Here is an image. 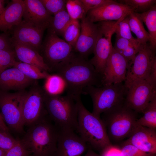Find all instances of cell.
I'll return each instance as SVG.
<instances>
[{
  "label": "cell",
  "instance_id": "6da1fadb",
  "mask_svg": "<svg viewBox=\"0 0 156 156\" xmlns=\"http://www.w3.org/2000/svg\"><path fill=\"white\" fill-rule=\"evenodd\" d=\"M54 70L64 80L67 94L81 96L86 87L102 86L103 76L96 70L90 60L73 52Z\"/></svg>",
  "mask_w": 156,
  "mask_h": 156
},
{
  "label": "cell",
  "instance_id": "7a4b0ae2",
  "mask_svg": "<svg viewBox=\"0 0 156 156\" xmlns=\"http://www.w3.org/2000/svg\"><path fill=\"white\" fill-rule=\"evenodd\" d=\"M46 115L28 126L21 142L30 156H53L60 129Z\"/></svg>",
  "mask_w": 156,
  "mask_h": 156
},
{
  "label": "cell",
  "instance_id": "3957f363",
  "mask_svg": "<svg viewBox=\"0 0 156 156\" xmlns=\"http://www.w3.org/2000/svg\"><path fill=\"white\" fill-rule=\"evenodd\" d=\"M80 99L81 96L67 94L51 95L45 92L44 103L47 114L59 129L76 131Z\"/></svg>",
  "mask_w": 156,
  "mask_h": 156
},
{
  "label": "cell",
  "instance_id": "277c9868",
  "mask_svg": "<svg viewBox=\"0 0 156 156\" xmlns=\"http://www.w3.org/2000/svg\"><path fill=\"white\" fill-rule=\"evenodd\" d=\"M77 121L76 131L90 147L101 151L112 144L100 117L89 111L81 99L79 102Z\"/></svg>",
  "mask_w": 156,
  "mask_h": 156
},
{
  "label": "cell",
  "instance_id": "5b68a950",
  "mask_svg": "<svg viewBox=\"0 0 156 156\" xmlns=\"http://www.w3.org/2000/svg\"><path fill=\"white\" fill-rule=\"evenodd\" d=\"M128 88L121 83L100 87L88 86L82 94H89L93 103L92 113L100 116L116 109L125 104Z\"/></svg>",
  "mask_w": 156,
  "mask_h": 156
},
{
  "label": "cell",
  "instance_id": "8992f818",
  "mask_svg": "<svg viewBox=\"0 0 156 156\" xmlns=\"http://www.w3.org/2000/svg\"><path fill=\"white\" fill-rule=\"evenodd\" d=\"M136 113L124 104L103 114L102 120L109 139L111 138L115 141H119L129 137L136 125Z\"/></svg>",
  "mask_w": 156,
  "mask_h": 156
},
{
  "label": "cell",
  "instance_id": "52a82bcc",
  "mask_svg": "<svg viewBox=\"0 0 156 156\" xmlns=\"http://www.w3.org/2000/svg\"><path fill=\"white\" fill-rule=\"evenodd\" d=\"M25 92L0 90V109L3 120L9 128L19 133H24L22 110Z\"/></svg>",
  "mask_w": 156,
  "mask_h": 156
},
{
  "label": "cell",
  "instance_id": "ba28073f",
  "mask_svg": "<svg viewBox=\"0 0 156 156\" xmlns=\"http://www.w3.org/2000/svg\"><path fill=\"white\" fill-rule=\"evenodd\" d=\"M118 21H103L96 24L99 35L93 52L94 56L90 61L96 70L102 76L113 48L112 38Z\"/></svg>",
  "mask_w": 156,
  "mask_h": 156
},
{
  "label": "cell",
  "instance_id": "9c48e42d",
  "mask_svg": "<svg viewBox=\"0 0 156 156\" xmlns=\"http://www.w3.org/2000/svg\"><path fill=\"white\" fill-rule=\"evenodd\" d=\"M155 52L149 44H141L139 51L132 62L129 63L124 84L127 88L134 81L139 80L148 81L154 60Z\"/></svg>",
  "mask_w": 156,
  "mask_h": 156
},
{
  "label": "cell",
  "instance_id": "30bf717a",
  "mask_svg": "<svg viewBox=\"0 0 156 156\" xmlns=\"http://www.w3.org/2000/svg\"><path fill=\"white\" fill-rule=\"evenodd\" d=\"M41 49L44 62L51 70L70 56L73 48L65 40L48 30Z\"/></svg>",
  "mask_w": 156,
  "mask_h": 156
},
{
  "label": "cell",
  "instance_id": "8fae6325",
  "mask_svg": "<svg viewBox=\"0 0 156 156\" xmlns=\"http://www.w3.org/2000/svg\"><path fill=\"white\" fill-rule=\"evenodd\" d=\"M125 104L136 113L142 112L156 96V89L145 80L135 81L128 87Z\"/></svg>",
  "mask_w": 156,
  "mask_h": 156
},
{
  "label": "cell",
  "instance_id": "7c38bea8",
  "mask_svg": "<svg viewBox=\"0 0 156 156\" xmlns=\"http://www.w3.org/2000/svg\"><path fill=\"white\" fill-rule=\"evenodd\" d=\"M45 92L36 88L26 92L22 107V116L24 125L29 126L47 114L44 103Z\"/></svg>",
  "mask_w": 156,
  "mask_h": 156
},
{
  "label": "cell",
  "instance_id": "4fadbf2b",
  "mask_svg": "<svg viewBox=\"0 0 156 156\" xmlns=\"http://www.w3.org/2000/svg\"><path fill=\"white\" fill-rule=\"evenodd\" d=\"M133 10L130 7L112 0L89 11L86 17L93 23L103 21H118L124 18Z\"/></svg>",
  "mask_w": 156,
  "mask_h": 156
},
{
  "label": "cell",
  "instance_id": "5bb4252c",
  "mask_svg": "<svg viewBox=\"0 0 156 156\" xmlns=\"http://www.w3.org/2000/svg\"><path fill=\"white\" fill-rule=\"evenodd\" d=\"M46 29L22 20L11 29V41L30 46L38 51L41 46L44 31Z\"/></svg>",
  "mask_w": 156,
  "mask_h": 156
},
{
  "label": "cell",
  "instance_id": "9a60e30c",
  "mask_svg": "<svg viewBox=\"0 0 156 156\" xmlns=\"http://www.w3.org/2000/svg\"><path fill=\"white\" fill-rule=\"evenodd\" d=\"M89 146L75 131L60 129L53 156H81Z\"/></svg>",
  "mask_w": 156,
  "mask_h": 156
},
{
  "label": "cell",
  "instance_id": "2e32d148",
  "mask_svg": "<svg viewBox=\"0 0 156 156\" xmlns=\"http://www.w3.org/2000/svg\"><path fill=\"white\" fill-rule=\"evenodd\" d=\"M129 64V62L113 47L103 73L102 86L124 81Z\"/></svg>",
  "mask_w": 156,
  "mask_h": 156
},
{
  "label": "cell",
  "instance_id": "e0dca14e",
  "mask_svg": "<svg viewBox=\"0 0 156 156\" xmlns=\"http://www.w3.org/2000/svg\"><path fill=\"white\" fill-rule=\"evenodd\" d=\"M81 25L80 34L74 49L79 55L86 59L93 52L99 31L97 25L86 16L81 19Z\"/></svg>",
  "mask_w": 156,
  "mask_h": 156
},
{
  "label": "cell",
  "instance_id": "ac0fdd59",
  "mask_svg": "<svg viewBox=\"0 0 156 156\" xmlns=\"http://www.w3.org/2000/svg\"><path fill=\"white\" fill-rule=\"evenodd\" d=\"M23 20L33 25L47 29L52 16L40 0H24Z\"/></svg>",
  "mask_w": 156,
  "mask_h": 156
},
{
  "label": "cell",
  "instance_id": "d6986e66",
  "mask_svg": "<svg viewBox=\"0 0 156 156\" xmlns=\"http://www.w3.org/2000/svg\"><path fill=\"white\" fill-rule=\"evenodd\" d=\"M125 142L146 153H156L155 129L138 125Z\"/></svg>",
  "mask_w": 156,
  "mask_h": 156
},
{
  "label": "cell",
  "instance_id": "ffe728a7",
  "mask_svg": "<svg viewBox=\"0 0 156 156\" xmlns=\"http://www.w3.org/2000/svg\"><path fill=\"white\" fill-rule=\"evenodd\" d=\"M33 80L16 68H8L0 73V89L5 91L22 90L31 84Z\"/></svg>",
  "mask_w": 156,
  "mask_h": 156
},
{
  "label": "cell",
  "instance_id": "44dd1931",
  "mask_svg": "<svg viewBox=\"0 0 156 156\" xmlns=\"http://www.w3.org/2000/svg\"><path fill=\"white\" fill-rule=\"evenodd\" d=\"M24 3L22 0H12L0 14V31L8 33L22 20Z\"/></svg>",
  "mask_w": 156,
  "mask_h": 156
},
{
  "label": "cell",
  "instance_id": "7402d4cb",
  "mask_svg": "<svg viewBox=\"0 0 156 156\" xmlns=\"http://www.w3.org/2000/svg\"><path fill=\"white\" fill-rule=\"evenodd\" d=\"M11 42L15 56L19 62L34 66L43 71H51L38 50L27 45Z\"/></svg>",
  "mask_w": 156,
  "mask_h": 156
},
{
  "label": "cell",
  "instance_id": "603a6c76",
  "mask_svg": "<svg viewBox=\"0 0 156 156\" xmlns=\"http://www.w3.org/2000/svg\"><path fill=\"white\" fill-rule=\"evenodd\" d=\"M142 22L144 23L148 30L150 37L149 46L155 52L156 48V5L146 12L137 13Z\"/></svg>",
  "mask_w": 156,
  "mask_h": 156
},
{
  "label": "cell",
  "instance_id": "cb8c5ba5",
  "mask_svg": "<svg viewBox=\"0 0 156 156\" xmlns=\"http://www.w3.org/2000/svg\"><path fill=\"white\" fill-rule=\"evenodd\" d=\"M128 16L131 31L136 35V39L140 43L144 44L149 42L150 37L148 33L145 29L143 22L137 13L131 12Z\"/></svg>",
  "mask_w": 156,
  "mask_h": 156
},
{
  "label": "cell",
  "instance_id": "d4e9b609",
  "mask_svg": "<svg viewBox=\"0 0 156 156\" xmlns=\"http://www.w3.org/2000/svg\"><path fill=\"white\" fill-rule=\"evenodd\" d=\"M71 20L66 9L63 10L52 16L48 26V30L58 36H62L65 28Z\"/></svg>",
  "mask_w": 156,
  "mask_h": 156
},
{
  "label": "cell",
  "instance_id": "484cf974",
  "mask_svg": "<svg viewBox=\"0 0 156 156\" xmlns=\"http://www.w3.org/2000/svg\"><path fill=\"white\" fill-rule=\"evenodd\" d=\"M45 92L51 95H61L66 89V84L63 78L56 74L49 75L45 79Z\"/></svg>",
  "mask_w": 156,
  "mask_h": 156
},
{
  "label": "cell",
  "instance_id": "4316f807",
  "mask_svg": "<svg viewBox=\"0 0 156 156\" xmlns=\"http://www.w3.org/2000/svg\"><path fill=\"white\" fill-rule=\"evenodd\" d=\"M143 115L137 119L136 125L156 129V96L149 102L142 112Z\"/></svg>",
  "mask_w": 156,
  "mask_h": 156
},
{
  "label": "cell",
  "instance_id": "83f0119b",
  "mask_svg": "<svg viewBox=\"0 0 156 156\" xmlns=\"http://www.w3.org/2000/svg\"><path fill=\"white\" fill-rule=\"evenodd\" d=\"M13 67L17 68L26 76L33 80L45 79L49 75L34 66L19 61H16Z\"/></svg>",
  "mask_w": 156,
  "mask_h": 156
},
{
  "label": "cell",
  "instance_id": "f1b7e54d",
  "mask_svg": "<svg viewBox=\"0 0 156 156\" xmlns=\"http://www.w3.org/2000/svg\"><path fill=\"white\" fill-rule=\"evenodd\" d=\"M81 22L72 19L65 28L62 36L65 40L74 48L80 34Z\"/></svg>",
  "mask_w": 156,
  "mask_h": 156
},
{
  "label": "cell",
  "instance_id": "f546056e",
  "mask_svg": "<svg viewBox=\"0 0 156 156\" xmlns=\"http://www.w3.org/2000/svg\"><path fill=\"white\" fill-rule=\"evenodd\" d=\"M66 10L72 19L81 20L86 16V12L81 0H66Z\"/></svg>",
  "mask_w": 156,
  "mask_h": 156
},
{
  "label": "cell",
  "instance_id": "4dcf8cb0",
  "mask_svg": "<svg viewBox=\"0 0 156 156\" xmlns=\"http://www.w3.org/2000/svg\"><path fill=\"white\" fill-rule=\"evenodd\" d=\"M119 3L125 4L133 10V12L141 13L146 12L156 5V0H121Z\"/></svg>",
  "mask_w": 156,
  "mask_h": 156
},
{
  "label": "cell",
  "instance_id": "1f68e13d",
  "mask_svg": "<svg viewBox=\"0 0 156 156\" xmlns=\"http://www.w3.org/2000/svg\"><path fill=\"white\" fill-rule=\"evenodd\" d=\"M115 33H116V36L123 38L135 43L140 44L136 38L132 36L129 24L128 15L118 21Z\"/></svg>",
  "mask_w": 156,
  "mask_h": 156
},
{
  "label": "cell",
  "instance_id": "d6a6232c",
  "mask_svg": "<svg viewBox=\"0 0 156 156\" xmlns=\"http://www.w3.org/2000/svg\"><path fill=\"white\" fill-rule=\"evenodd\" d=\"M14 49L0 50V73L4 70L13 66L16 61Z\"/></svg>",
  "mask_w": 156,
  "mask_h": 156
},
{
  "label": "cell",
  "instance_id": "836d02e7",
  "mask_svg": "<svg viewBox=\"0 0 156 156\" xmlns=\"http://www.w3.org/2000/svg\"><path fill=\"white\" fill-rule=\"evenodd\" d=\"M47 11L51 15H54L66 9V0H40Z\"/></svg>",
  "mask_w": 156,
  "mask_h": 156
},
{
  "label": "cell",
  "instance_id": "e575fe53",
  "mask_svg": "<svg viewBox=\"0 0 156 156\" xmlns=\"http://www.w3.org/2000/svg\"><path fill=\"white\" fill-rule=\"evenodd\" d=\"M19 140L12 137L9 132H0V149L7 151L16 144Z\"/></svg>",
  "mask_w": 156,
  "mask_h": 156
},
{
  "label": "cell",
  "instance_id": "d590c367",
  "mask_svg": "<svg viewBox=\"0 0 156 156\" xmlns=\"http://www.w3.org/2000/svg\"><path fill=\"white\" fill-rule=\"evenodd\" d=\"M122 156H147L149 153L144 152L125 142L120 148Z\"/></svg>",
  "mask_w": 156,
  "mask_h": 156
},
{
  "label": "cell",
  "instance_id": "8d00e7d4",
  "mask_svg": "<svg viewBox=\"0 0 156 156\" xmlns=\"http://www.w3.org/2000/svg\"><path fill=\"white\" fill-rule=\"evenodd\" d=\"M30 152L21 142H19L7 151L4 156H30Z\"/></svg>",
  "mask_w": 156,
  "mask_h": 156
},
{
  "label": "cell",
  "instance_id": "74e56055",
  "mask_svg": "<svg viewBox=\"0 0 156 156\" xmlns=\"http://www.w3.org/2000/svg\"><path fill=\"white\" fill-rule=\"evenodd\" d=\"M141 44L136 43L129 40L120 37L116 36V39L114 48L120 52L130 46H139Z\"/></svg>",
  "mask_w": 156,
  "mask_h": 156
},
{
  "label": "cell",
  "instance_id": "f35d334b",
  "mask_svg": "<svg viewBox=\"0 0 156 156\" xmlns=\"http://www.w3.org/2000/svg\"><path fill=\"white\" fill-rule=\"evenodd\" d=\"M130 46L119 52L129 62H131L133 60L138 52L140 47Z\"/></svg>",
  "mask_w": 156,
  "mask_h": 156
},
{
  "label": "cell",
  "instance_id": "ab89813d",
  "mask_svg": "<svg viewBox=\"0 0 156 156\" xmlns=\"http://www.w3.org/2000/svg\"><path fill=\"white\" fill-rule=\"evenodd\" d=\"M100 156H122L120 148L113 146L109 145L101 151Z\"/></svg>",
  "mask_w": 156,
  "mask_h": 156
},
{
  "label": "cell",
  "instance_id": "60d3db41",
  "mask_svg": "<svg viewBox=\"0 0 156 156\" xmlns=\"http://www.w3.org/2000/svg\"><path fill=\"white\" fill-rule=\"evenodd\" d=\"M87 13L90 10L98 7L109 0H81Z\"/></svg>",
  "mask_w": 156,
  "mask_h": 156
},
{
  "label": "cell",
  "instance_id": "b9f144b4",
  "mask_svg": "<svg viewBox=\"0 0 156 156\" xmlns=\"http://www.w3.org/2000/svg\"><path fill=\"white\" fill-rule=\"evenodd\" d=\"M10 38L8 33L0 34V50L13 49Z\"/></svg>",
  "mask_w": 156,
  "mask_h": 156
},
{
  "label": "cell",
  "instance_id": "7bdbcfd3",
  "mask_svg": "<svg viewBox=\"0 0 156 156\" xmlns=\"http://www.w3.org/2000/svg\"><path fill=\"white\" fill-rule=\"evenodd\" d=\"M148 81L154 88L156 89V58L153 61Z\"/></svg>",
  "mask_w": 156,
  "mask_h": 156
},
{
  "label": "cell",
  "instance_id": "ee69618b",
  "mask_svg": "<svg viewBox=\"0 0 156 156\" xmlns=\"http://www.w3.org/2000/svg\"><path fill=\"white\" fill-rule=\"evenodd\" d=\"M88 151L84 156H100L99 155L93 151L89 146Z\"/></svg>",
  "mask_w": 156,
  "mask_h": 156
},
{
  "label": "cell",
  "instance_id": "f6af8a7d",
  "mask_svg": "<svg viewBox=\"0 0 156 156\" xmlns=\"http://www.w3.org/2000/svg\"><path fill=\"white\" fill-rule=\"evenodd\" d=\"M0 131L9 132V129L5 123H3L0 121Z\"/></svg>",
  "mask_w": 156,
  "mask_h": 156
},
{
  "label": "cell",
  "instance_id": "bcb514c9",
  "mask_svg": "<svg viewBox=\"0 0 156 156\" xmlns=\"http://www.w3.org/2000/svg\"><path fill=\"white\" fill-rule=\"evenodd\" d=\"M5 1L0 0V14L3 12L5 8Z\"/></svg>",
  "mask_w": 156,
  "mask_h": 156
},
{
  "label": "cell",
  "instance_id": "7dc6e473",
  "mask_svg": "<svg viewBox=\"0 0 156 156\" xmlns=\"http://www.w3.org/2000/svg\"><path fill=\"white\" fill-rule=\"evenodd\" d=\"M6 152L0 149V156H4Z\"/></svg>",
  "mask_w": 156,
  "mask_h": 156
},
{
  "label": "cell",
  "instance_id": "c3c4849f",
  "mask_svg": "<svg viewBox=\"0 0 156 156\" xmlns=\"http://www.w3.org/2000/svg\"><path fill=\"white\" fill-rule=\"evenodd\" d=\"M0 121L4 123H5L3 121L1 113L0 112Z\"/></svg>",
  "mask_w": 156,
  "mask_h": 156
},
{
  "label": "cell",
  "instance_id": "681fc988",
  "mask_svg": "<svg viewBox=\"0 0 156 156\" xmlns=\"http://www.w3.org/2000/svg\"><path fill=\"white\" fill-rule=\"evenodd\" d=\"M156 154L149 153L147 156H156Z\"/></svg>",
  "mask_w": 156,
  "mask_h": 156
},
{
  "label": "cell",
  "instance_id": "f907efd6",
  "mask_svg": "<svg viewBox=\"0 0 156 156\" xmlns=\"http://www.w3.org/2000/svg\"><path fill=\"white\" fill-rule=\"evenodd\" d=\"M1 131H0V132H1Z\"/></svg>",
  "mask_w": 156,
  "mask_h": 156
}]
</instances>
